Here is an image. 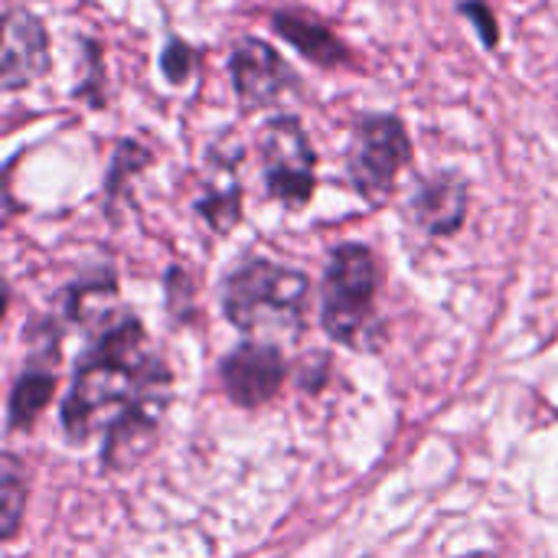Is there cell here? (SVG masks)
Returning a JSON list of instances; mask_svg holds the SVG:
<instances>
[{
  "label": "cell",
  "mask_w": 558,
  "mask_h": 558,
  "mask_svg": "<svg viewBox=\"0 0 558 558\" xmlns=\"http://www.w3.org/2000/svg\"><path fill=\"white\" fill-rule=\"evenodd\" d=\"M307 294L311 281L304 271L268 258H245L222 281V311L245 333L298 337Z\"/></svg>",
  "instance_id": "2"
},
{
  "label": "cell",
  "mask_w": 558,
  "mask_h": 558,
  "mask_svg": "<svg viewBox=\"0 0 558 558\" xmlns=\"http://www.w3.org/2000/svg\"><path fill=\"white\" fill-rule=\"evenodd\" d=\"M196 213L219 235H226L232 226H239V219H242V183H239V177L229 170L219 183L206 186V193L196 199Z\"/></svg>",
  "instance_id": "12"
},
{
  "label": "cell",
  "mask_w": 558,
  "mask_h": 558,
  "mask_svg": "<svg viewBox=\"0 0 558 558\" xmlns=\"http://www.w3.org/2000/svg\"><path fill=\"white\" fill-rule=\"evenodd\" d=\"M219 379L235 405L255 409L278 396L284 383V360L271 343H242L222 360Z\"/></svg>",
  "instance_id": "8"
},
{
  "label": "cell",
  "mask_w": 558,
  "mask_h": 558,
  "mask_svg": "<svg viewBox=\"0 0 558 558\" xmlns=\"http://www.w3.org/2000/svg\"><path fill=\"white\" fill-rule=\"evenodd\" d=\"M52 69L46 23L26 7L3 10V52H0V88L20 92Z\"/></svg>",
  "instance_id": "7"
},
{
  "label": "cell",
  "mask_w": 558,
  "mask_h": 558,
  "mask_svg": "<svg viewBox=\"0 0 558 558\" xmlns=\"http://www.w3.org/2000/svg\"><path fill=\"white\" fill-rule=\"evenodd\" d=\"M229 78L242 114H255L301 92V75L294 72V65L258 36H242L232 43Z\"/></svg>",
  "instance_id": "6"
},
{
  "label": "cell",
  "mask_w": 558,
  "mask_h": 558,
  "mask_svg": "<svg viewBox=\"0 0 558 558\" xmlns=\"http://www.w3.org/2000/svg\"><path fill=\"white\" fill-rule=\"evenodd\" d=\"M262 183L265 193L288 206L304 209L317 190V150L298 114H275L258 131Z\"/></svg>",
  "instance_id": "5"
},
{
  "label": "cell",
  "mask_w": 558,
  "mask_h": 558,
  "mask_svg": "<svg viewBox=\"0 0 558 558\" xmlns=\"http://www.w3.org/2000/svg\"><path fill=\"white\" fill-rule=\"evenodd\" d=\"M376 291H379V265L376 255L347 242L330 252L324 288H320V324L324 330L347 347H369V333L376 330Z\"/></svg>",
  "instance_id": "3"
},
{
  "label": "cell",
  "mask_w": 558,
  "mask_h": 558,
  "mask_svg": "<svg viewBox=\"0 0 558 558\" xmlns=\"http://www.w3.org/2000/svg\"><path fill=\"white\" fill-rule=\"evenodd\" d=\"M199 65V52L193 43L180 39V36H170L160 49V72L170 85H186L193 78Z\"/></svg>",
  "instance_id": "15"
},
{
  "label": "cell",
  "mask_w": 558,
  "mask_h": 558,
  "mask_svg": "<svg viewBox=\"0 0 558 558\" xmlns=\"http://www.w3.org/2000/svg\"><path fill=\"white\" fill-rule=\"evenodd\" d=\"M0 507H3V520H0V533L3 539H13L23 507H26V477L23 468L13 454H3V468H0Z\"/></svg>",
  "instance_id": "13"
},
{
  "label": "cell",
  "mask_w": 558,
  "mask_h": 558,
  "mask_svg": "<svg viewBox=\"0 0 558 558\" xmlns=\"http://www.w3.org/2000/svg\"><path fill=\"white\" fill-rule=\"evenodd\" d=\"M150 160H154V154H150L144 144H137V141H131V137H121V141L114 144L111 167H108V177H105L108 199H114L118 190H121V183H124L128 177H134L137 170H144Z\"/></svg>",
  "instance_id": "14"
},
{
  "label": "cell",
  "mask_w": 558,
  "mask_h": 558,
  "mask_svg": "<svg viewBox=\"0 0 558 558\" xmlns=\"http://www.w3.org/2000/svg\"><path fill=\"white\" fill-rule=\"evenodd\" d=\"M271 29L317 69H340V65H350L353 59L350 46L320 16L307 10H275Z\"/></svg>",
  "instance_id": "10"
},
{
  "label": "cell",
  "mask_w": 558,
  "mask_h": 558,
  "mask_svg": "<svg viewBox=\"0 0 558 558\" xmlns=\"http://www.w3.org/2000/svg\"><path fill=\"white\" fill-rule=\"evenodd\" d=\"M170 402V369L154 353L134 314L111 324L75 366L72 389L62 402L69 441H88L124 415H163Z\"/></svg>",
  "instance_id": "1"
},
{
  "label": "cell",
  "mask_w": 558,
  "mask_h": 558,
  "mask_svg": "<svg viewBox=\"0 0 558 558\" xmlns=\"http://www.w3.org/2000/svg\"><path fill=\"white\" fill-rule=\"evenodd\" d=\"M468 180L454 170H438L415 183V193L409 196V219L425 235H454L468 219Z\"/></svg>",
  "instance_id": "9"
},
{
  "label": "cell",
  "mask_w": 558,
  "mask_h": 558,
  "mask_svg": "<svg viewBox=\"0 0 558 558\" xmlns=\"http://www.w3.org/2000/svg\"><path fill=\"white\" fill-rule=\"evenodd\" d=\"M412 154V134L399 114H363L347 144V177L356 196L373 209L386 206Z\"/></svg>",
  "instance_id": "4"
},
{
  "label": "cell",
  "mask_w": 558,
  "mask_h": 558,
  "mask_svg": "<svg viewBox=\"0 0 558 558\" xmlns=\"http://www.w3.org/2000/svg\"><path fill=\"white\" fill-rule=\"evenodd\" d=\"M458 10L474 23V29H477V36H481V43H484L487 49H497V46H500L497 13L490 10V3H487V0H461V3H458Z\"/></svg>",
  "instance_id": "16"
},
{
  "label": "cell",
  "mask_w": 558,
  "mask_h": 558,
  "mask_svg": "<svg viewBox=\"0 0 558 558\" xmlns=\"http://www.w3.org/2000/svg\"><path fill=\"white\" fill-rule=\"evenodd\" d=\"M56 392V366H29L23 369V376L13 386L10 396V412H7V425L10 428H29L39 412L46 409V402Z\"/></svg>",
  "instance_id": "11"
}]
</instances>
